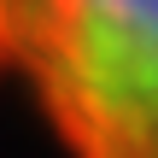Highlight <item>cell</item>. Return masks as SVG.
Masks as SVG:
<instances>
[{
    "instance_id": "cell-1",
    "label": "cell",
    "mask_w": 158,
    "mask_h": 158,
    "mask_svg": "<svg viewBox=\"0 0 158 158\" xmlns=\"http://www.w3.org/2000/svg\"><path fill=\"white\" fill-rule=\"evenodd\" d=\"M0 64L70 158H158V0H0Z\"/></svg>"
}]
</instances>
